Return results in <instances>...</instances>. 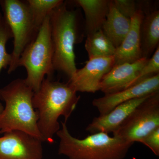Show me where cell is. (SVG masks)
I'll return each instance as SVG.
<instances>
[{"mask_svg": "<svg viewBox=\"0 0 159 159\" xmlns=\"http://www.w3.org/2000/svg\"><path fill=\"white\" fill-rule=\"evenodd\" d=\"M12 38L13 35L10 27L2 14L0 12V72L3 69H7L11 64V54L7 52L6 45L8 40ZM4 108L0 102V113Z\"/></svg>", "mask_w": 159, "mask_h": 159, "instance_id": "d6986e66", "label": "cell"}, {"mask_svg": "<svg viewBox=\"0 0 159 159\" xmlns=\"http://www.w3.org/2000/svg\"><path fill=\"white\" fill-rule=\"evenodd\" d=\"M34 91L24 79L14 80L0 89L6 106L0 113V134L20 130L44 142L38 126V116L32 105Z\"/></svg>", "mask_w": 159, "mask_h": 159, "instance_id": "3957f363", "label": "cell"}, {"mask_svg": "<svg viewBox=\"0 0 159 159\" xmlns=\"http://www.w3.org/2000/svg\"><path fill=\"white\" fill-rule=\"evenodd\" d=\"M0 6L14 39L11 62L8 68L10 74L17 69L21 54L35 39L39 30L34 25L27 1L2 0Z\"/></svg>", "mask_w": 159, "mask_h": 159, "instance_id": "8992f818", "label": "cell"}, {"mask_svg": "<svg viewBox=\"0 0 159 159\" xmlns=\"http://www.w3.org/2000/svg\"><path fill=\"white\" fill-rule=\"evenodd\" d=\"M141 143L147 146L156 156L159 155V127L144 138Z\"/></svg>", "mask_w": 159, "mask_h": 159, "instance_id": "7402d4cb", "label": "cell"}, {"mask_svg": "<svg viewBox=\"0 0 159 159\" xmlns=\"http://www.w3.org/2000/svg\"><path fill=\"white\" fill-rule=\"evenodd\" d=\"M115 7L122 15L127 18L133 17L139 9L136 1L133 0H112Z\"/></svg>", "mask_w": 159, "mask_h": 159, "instance_id": "44dd1931", "label": "cell"}, {"mask_svg": "<svg viewBox=\"0 0 159 159\" xmlns=\"http://www.w3.org/2000/svg\"><path fill=\"white\" fill-rule=\"evenodd\" d=\"M75 3L84 11L86 36L102 29L108 13L110 0H77Z\"/></svg>", "mask_w": 159, "mask_h": 159, "instance_id": "5bb4252c", "label": "cell"}, {"mask_svg": "<svg viewBox=\"0 0 159 159\" xmlns=\"http://www.w3.org/2000/svg\"><path fill=\"white\" fill-rule=\"evenodd\" d=\"M34 25L39 31L44 21L53 9L61 5L62 0H28Z\"/></svg>", "mask_w": 159, "mask_h": 159, "instance_id": "ac0fdd59", "label": "cell"}, {"mask_svg": "<svg viewBox=\"0 0 159 159\" xmlns=\"http://www.w3.org/2000/svg\"><path fill=\"white\" fill-rule=\"evenodd\" d=\"M151 95L124 102L118 105L106 115L96 117L88 125L86 130L91 134L99 132L113 134L134 110Z\"/></svg>", "mask_w": 159, "mask_h": 159, "instance_id": "7c38bea8", "label": "cell"}, {"mask_svg": "<svg viewBox=\"0 0 159 159\" xmlns=\"http://www.w3.org/2000/svg\"><path fill=\"white\" fill-rule=\"evenodd\" d=\"M53 56L49 16L41 26L35 39L21 54L18 62V67L24 66L26 69L27 77L24 80L34 92L38 90L45 76L51 78L53 76L55 71Z\"/></svg>", "mask_w": 159, "mask_h": 159, "instance_id": "5b68a950", "label": "cell"}, {"mask_svg": "<svg viewBox=\"0 0 159 159\" xmlns=\"http://www.w3.org/2000/svg\"><path fill=\"white\" fill-rule=\"evenodd\" d=\"M131 24V19L122 15L115 7L112 0H110L108 13L102 30L116 49L128 34Z\"/></svg>", "mask_w": 159, "mask_h": 159, "instance_id": "9a60e30c", "label": "cell"}, {"mask_svg": "<svg viewBox=\"0 0 159 159\" xmlns=\"http://www.w3.org/2000/svg\"><path fill=\"white\" fill-rule=\"evenodd\" d=\"M86 36L85 48L89 59L114 56L116 49L102 29Z\"/></svg>", "mask_w": 159, "mask_h": 159, "instance_id": "e0dca14e", "label": "cell"}, {"mask_svg": "<svg viewBox=\"0 0 159 159\" xmlns=\"http://www.w3.org/2000/svg\"><path fill=\"white\" fill-rule=\"evenodd\" d=\"M159 74V46L143 68L135 80L134 85Z\"/></svg>", "mask_w": 159, "mask_h": 159, "instance_id": "ffe728a7", "label": "cell"}, {"mask_svg": "<svg viewBox=\"0 0 159 159\" xmlns=\"http://www.w3.org/2000/svg\"><path fill=\"white\" fill-rule=\"evenodd\" d=\"M42 142L21 131L5 133L0 137V159H42Z\"/></svg>", "mask_w": 159, "mask_h": 159, "instance_id": "ba28073f", "label": "cell"}, {"mask_svg": "<svg viewBox=\"0 0 159 159\" xmlns=\"http://www.w3.org/2000/svg\"><path fill=\"white\" fill-rule=\"evenodd\" d=\"M81 18L79 9H71L65 1L49 15L54 70L65 74L69 80L77 70L74 45L82 41L85 34Z\"/></svg>", "mask_w": 159, "mask_h": 159, "instance_id": "7a4b0ae2", "label": "cell"}, {"mask_svg": "<svg viewBox=\"0 0 159 159\" xmlns=\"http://www.w3.org/2000/svg\"><path fill=\"white\" fill-rule=\"evenodd\" d=\"M148 60L142 57L134 62L114 65L102 78L99 90L107 95L133 86L139 72Z\"/></svg>", "mask_w": 159, "mask_h": 159, "instance_id": "8fae6325", "label": "cell"}, {"mask_svg": "<svg viewBox=\"0 0 159 159\" xmlns=\"http://www.w3.org/2000/svg\"><path fill=\"white\" fill-rule=\"evenodd\" d=\"M159 127V91L151 95L134 110L113 136L134 144Z\"/></svg>", "mask_w": 159, "mask_h": 159, "instance_id": "52a82bcc", "label": "cell"}, {"mask_svg": "<svg viewBox=\"0 0 159 159\" xmlns=\"http://www.w3.org/2000/svg\"><path fill=\"white\" fill-rule=\"evenodd\" d=\"M157 91H159V74L123 90L94 99L93 105L99 111V116H103L122 103Z\"/></svg>", "mask_w": 159, "mask_h": 159, "instance_id": "30bf717a", "label": "cell"}, {"mask_svg": "<svg viewBox=\"0 0 159 159\" xmlns=\"http://www.w3.org/2000/svg\"><path fill=\"white\" fill-rule=\"evenodd\" d=\"M56 133L60 139L58 153L69 159H122L133 144L108 134L97 133L82 139L72 136L66 122Z\"/></svg>", "mask_w": 159, "mask_h": 159, "instance_id": "277c9868", "label": "cell"}, {"mask_svg": "<svg viewBox=\"0 0 159 159\" xmlns=\"http://www.w3.org/2000/svg\"><path fill=\"white\" fill-rule=\"evenodd\" d=\"M68 82L53 81L45 77L34 92L32 105L38 116V126L44 142H54L60 129L58 119L63 116L66 122L76 108L80 97Z\"/></svg>", "mask_w": 159, "mask_h": 159, "instance_id": "6da1fadb", "label": "cell"}, {"mask_svg": "<svg viewBox=\"0 0 159 159\" xmlns=\"http://www.w3.org/2000/svg\"><path fill=\"white\" fill-rule=\"evenodd\" d=\"M145 13L139 9L131 19V26L128 34L114 55L115 65L132 63L142 58L140 28Z\"/></svg>", "mask_w": 159, "mask_h": 159, "instance_id": "4fadbf2b", "label": "cell"}, {"mask_svg": "<svg viewBox=\"0 0 159 159\" xmlns=\"http://www.w3.org/2000/svg\"><path fill=\"white\" fill-rule=\"evenodd\" d=\"M142 57L149 59L159 43L158 9L145 12L140 28Z\"/></svg>", "mask_w": 159, "mask_h": 159, "instance_id": "2e32d148", "label": "cell"}, {"mask_svg": "<svg viewBox=\"0 0 159 159\" xmlns=\"http://www.w3.org/2000/svg\"><path fill=\"white\" fill-rule=\"evenodd\" d=\"M115 65L114 56L89 59L82 68L77 69L68 83L76 92L95 93L100 83Z\"/></svg>", "mask_w": 159, "mask_h": 159, "instance_id": "9c48e42d", "label": "cell"}]
</instances>
